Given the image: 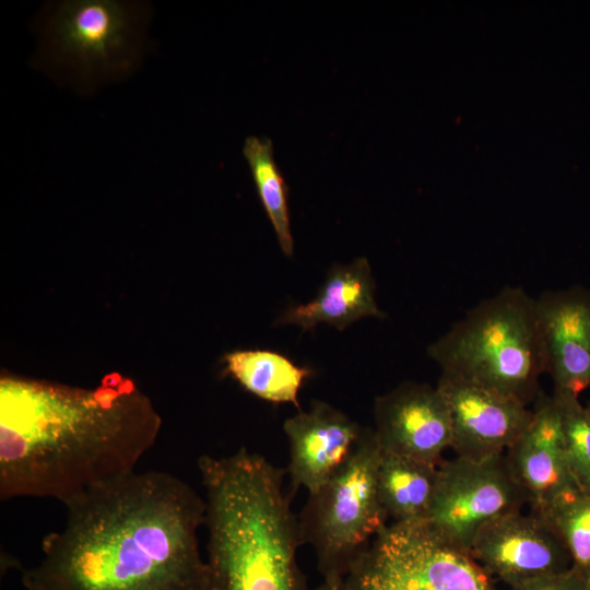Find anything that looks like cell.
I'll return each instance as SVG.
<instances>
[{
	"label": "cell",
	"instance_id": "1",
	"mask_svg": "<svg viewBox=\"0 0 590 590\" xmlns=\"http://www.w3.org/2000/svg\"><path fill=\"white\" fill-rule=\"evenodd\" d=\"M62 504V528L22 571L26 590H208L204 497L178 476L135 470Z\"/></svg>",
	"mask_w": 590,
	"mask_h": 590
},
{
	"label": "cell",
	"instance_id": "2",
	"mask_svg": "<svg viewBox=\"0 0 590 590\" xmlns=\"http://www.w3.org/2000/svg\"><path fill=\"white\" fill-rule=\"evenodd\" d=\"M158 418L128 382L87 391L0 381V497L64 503L137 470Z\"/></svg>",
	"mask_w": 590,
	"mask_h": 590
},
{
	"label": "cell",
	"instance_id": "3",
	"mask_svg": "<svg viewBox=\"0 0 590 590\" xmlns=\"http://www.w3.org/2000/svg\"><path fill=\"white\" fill-rule=\"evenodd\" d=\"M204 488L208 590H306L298 517L284 472L246 448L197 462Z\"/></svg>",
	"mask_w": 590,
	"mask_h": 590
},
{
	"label": "cell",
	"instance_id": "4",
	"mask_svg": "<svg viewBox=\"0 0 590 590\" xmlns=\"http://www.w3.org/2000/svg\"><path fill=\"white\" fill-rule=\"evenodd\" d=\"M441 374L475 382L523 404L534 402L546 359L535 297L505 286L483 299L432 343Z\"/></svg>",
	"mask_w": 590,
	"mask_h": 590
},
{
	"label": "cell",
	"instance_id": "5",
	"mask_svg": "<svg viewBox=\"0 0 590 590\" xmlns=\"http://www.w3.org/2000/svg\"><path fill=\"white\" fill-rule=\"evenodd\" d=\"M380 457L375 430L364 428L349 460L309 495L298 517L302 544L315 550L323 580L343 581L387 526L377 481Z\"/></svg>",
	"mask_w": 590,
	"mask_h": 590
},
{
	"label": "cell",
	"instance_id": "6",
	"mask_svg": "<svg viewBox=\"0 0 590 590\" xmlns=\"http://www.w3.org/2000/svg\"><path fill=\"white\" fill-rule=\"evenodd\" d=\"M343 585L345 590H499L469 551L425 522L387 524Z\"/></svg>",
	"mask_w": 590,
	"mask_h": 590
},
{
	"label": "cell",
	"instance_id": "7",
	"mask_svg": "<svg viewBox=\"0 0 590 590\" xmlns=\"http://www.w3.org/2000/svg\"><path fill=\"white\" fill-rule=\"evenodd\" d=\"M526 504L505 453L482 460L456 457L438 465L436 489L424 522L450 543L470 551L483 528L521 511Z\"/></svg>",
	"mask_w": 590,
	"mask_h": 590
},
{
	"label": "cell",
	"instance_id": "8",
	"mask_svg": "<svg viewBox=\"0 0 590 590\" xmlns=\"http://www.w3.org/2000/svg\"><path fill=\"white\" fill-rule=\"evenodd\" d=\"M469 552L491 577L509 589L571 567L569 553L554 527L532 512L518 511L487 524Z\"/></svg>",
	"mask_w": 590,
	"mask_h": 590
},
{
	"label": "cell",
	"instance_id": "9",
	"mask_svg": "<svg viewBox=\"0 0 590 590\" xmlns=\"http://www.w3.org/2000/svg\"><path fill=\"white\" fill-rule=\"evenodd\" d=\"M532 417L505 457L521 486L530 512L547 517L582 494L567 463L560 415L553 396L540 391Z\"/></svg>",
	"mask_w": 590,
	"mask_h": 590
},
{
	"label": "cell",
	"instance_id": "10",
	"mask_svg": "<svg viewBox=\"0 0 590 590\" xmlns=\"http://www.w3.org/2000/svg\"><path fill=\"white\" fill-rule=\"evenodd\" d=\"M437 388L449 409L456 457L482 460L505 453L532 417L522 402L460 377L441 374Z\"/></svg>",
	"mask_w": 590,
	"mask_h": 590
},
{
	"label": "cell",
	"instance_id": "11",
	"mask_svg": "<svg viewBox=\"0 0 590 590\" xmlns=\"http://www.w3.org/2000/svg\"><path fill=\"white\" fill-rule=\"evenodd\" d=\"M374 417L384 451L439 465L451 447L450 413L437 386L403 382L375 399Z\"/></svg>",
	"mask_w": 590,
	"mask_h": 590
},
{
	"label": "cell",
	"instance_id": "12",
	"mask_svg": "<svg viewBox=\"0 0 590 590\" xmlns=\"http://www.w3.org/2000/svg\"><path fill=\"white\" fill-rule=\"evenodd\" d=\"M554 390L576 397L590 386V290L575 285L535 297Z\"/></svg>",
	"mask_w": 590,
	"mask_h": 590
},
{
	"label": "cell",
	"instance_id": "13",
	"mask_svg": "<svg viewBox=\"0 0 590 590\" xmlns=\"http://www.w3.org/2000/svg\"><path fill=\"white\" fill-rule=\"evenodd\" d=\"M283 429L290 444V492L303 486L310 495L349 460L364 428L332 405L312 401L309 411L287 418Z\"/></svg>",
	"mask_w": 590,
	"mask_h": 590
},
{
	"label": "cell",
	"instance_id": "14",
	"mask_svg": "<svg viewBox=\"0 0 590 590\" xmlns=\"http://www.w3.org/2000/svg\"><path fill=\"white\" fill-rule=\"evenodd\" d=\"M130 22L126 8L108 0L64 3L54 24L59 50L83 66L111 64L129 48Z\"/></svg>",
	"mask_w": 590,
	"mask_h": 590
},
{
	"label": "cell",
	"instance_id": "15",
	"mask_svg": "<svg viewBox=\"0 0 590 590\" xmlns=\"http://www.w3.org/2000/svg\"><path fill=\"white\" fill-rule=\"evenodd\" d=\"M364 317L384 318L385 314L376 304L370 264L366 258H357L350 264L333 266L318 295L306 304L291 306L276 323L310 330L324 322L343 330Z\"/></svg>",
	"mask_w": 590,
	"mask_h": 590
},
{
	"label": "cell",
	"instance_id": "16",
	"mask_svg": "<svg viewBox=\"0 0 590 590\" xmlns=\"http://www.w3.org/2000/svg\"><path fill=\"white\" fill-rule=\"evenodd\" d=\"M437 479L438 465L381 449L377 481L387 518L396 523L424 522Z\"/></svg>",
	"mask_w": 590,
	"mask_h": 590
},
{
	"label": "cell",
	"instance_id": "17",
	"mask_svg": "<svg viewBox=\"0 0 590 590\" xmlns=\"http://www.w3.org/2000/svg\"><path fill=\"white\" fill-rule=\"evenodd\" d=\"M226 370L250 393L272 403L299 408L298 392L311 370L268 350L235 351L225 356Z\"/></svg>",
	"mask_w": 590,
	"mask_h": 590
},
{
	"label": "cell",
	"instance_id": "18",
	"mask_svg": "<svg viewBox=\"0 0 590 590\" xmlns=\"http://www.w3.org/2000/svg\"><path fill=\"white\" fill-rule=\"evenodd\" d=\"M243 154L281 250L285 256L292 257L294 240L291 231L288 187L275 162L273 143L268 137H247Z\"/></svg>",
	"mask_w": 590,
	"mask_h": 590
},
{
	"label": "cell",
	"instance_id": "19",
	"mask_svg": "<svg viewBox=\"0 0 590 590\" xmlns=\"http://www.w3.org/2000/svg\"><path fill=\"white\" fill-rule=\"evenodd\" d=\"M552 396L560 415L569 471L579 491L590 495V410L568 392L554 390Z\"/></svg>",
	"mask_w": 590,
	"mask_h": 590
},
{
	"label": "cell",
	"instance_id": "20",
	"mask_svg": "<svg viewBox=\"0 0 590 590\" xmlns=\"http://www.w3.org/2000/svg\"><path fill=\"white\" fill-rule=\"evenodd\" d=\"M564 542L571 568L590 581V495L580 494L545 517Z\"/></svg>",
	"mask_w": 590,
	"mask_h": 590
},
{
	"label": "cell",
	"instance_id": "21",
	"mask_svg": "<svg viewBox=\"0 0 590 590\" xmlns=\"http://www.w3.org/2000/svg\"><path fill=\"white\" fill-rule=\"evenodd\" d=\"M509 590H590L589 583L571 567Z\"/></svg>",
	"mask_w": 590,
	"mask_h": 590
},
{
	"label": "cell",
	"instance_id": "22",
	"mask_svg": "<svg viewBox=\"0 0 590 590\" xmlns=\"http://www.w3.org/2000/svg\"><path fill=\"white\" fill-rule=\"evenodd\" d=\"M316 590H345L343 581L323 580Z\"/></svg>",
	"mask_w": 590,
	"mask_h": 590
},
{
	"label": "cell",
	"instance_id": "23",
	"mask_svg": "<svg viewBox=\"0 0 590 590\" xmlns=\"http://www.w3.org/2000/svg\"><path fill=\"white\" fill-rule=\"evenodd\" d=\"M589 587H590V581H589Z\"/></svg>",
	"mask_w": 590,
	"mask_h": 590
},
{
	"label": "cell",
	"instance_id": "24",
	"mask_svg": "<svg viewBox=\"0 0 590 590\" xmlns=\"http://www.w3.org/2000/svg\"><path fill=\"white\" fill-rule=\"evenodd\" d=\"M588 408H589V410H590V405H589Z\"/></svg>",
	"mask_w": 590,
	"mask_h": 590
}]
</instances>
